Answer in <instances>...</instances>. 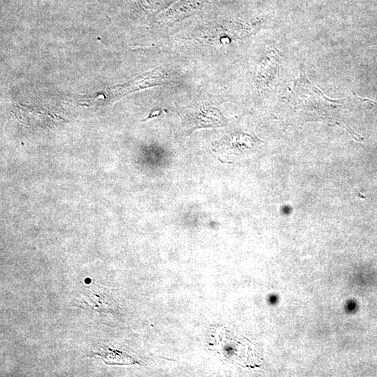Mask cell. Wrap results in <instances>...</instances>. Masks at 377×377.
Masks as SVG:
<instances>
[{
    "label": "cell",
    "instance_id": "cell-2",
    "mask_svg": "<svg viewBox=\"0 0 377 377\" xmlns=\"http://www.w3.org/2000/svg\"><path fill=\"white\" fill-rule=\"evenodd\" d=\"M250 138L248 135L241 133L228 134L220 140L213 142L212 149L221 162L232 163L244 148H248L247 144L245 143Z\"/></svg>",
    "mask_w": 377,
    "mask_h": 377
},
{
    "label": "cell",
    "instance_id": "cell-3",
    "mask_svg": "<svg viewBox=\"0 0 377 377\" xmlns=\"http://www.w3.org/2000/svg\"><path fill=\"white\" fill-rule=\"evenodd\" d=\"M161 113V110H154V112H151V114H149V116L147 117V119H149L151 117H156V116H158L160 115Z\"/></svg>",
    "mask_w": 377,
    "mask_h": 377
},
{
    "label": "cell",
    "instance_id": "cell-1",
    "mask_svg": "<svg viewBox=\"0 0 377 377\" xmlns=\"http://www.w3.org/2000/svg\"><path fill=\"white\" fill-rule=\"evenodd\" d=\"M177 113L188 134L200 128L225 126L228 121L219 109L205 103L177 107Z\"/></svg>",
    "mask_w": 377,
    "mask_h": 377
}]
</instances>
